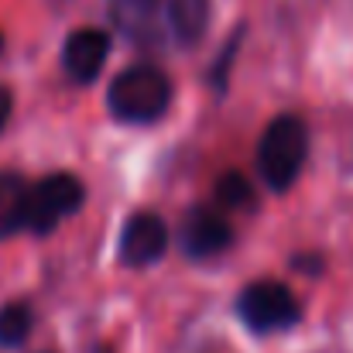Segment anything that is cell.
Here are the masks:
<instances>
[{
	"label": "cell",
	"mask_w": 353,
	"mask_h": 353,
	"mask_svg": "<svg viewBox=\"0 0 353 353\" xmlns=\"http://www.w3.org/2000/svg\"><path fill=\"white\" fill-rule=\"evenodd\" d=\"M107 103L123 123H154L172 103V83L154 65H127L110 83Z\"/></svg>",
	"instance_id": "cell-1"
},
{
	"label": "cell",
	"mask_w": 353,
	"mask_h": 353,
	"mask_svg": "<svg viewBox=\"0 0 353 353\" xmlns=\"http://www.w3.org/2000/svg\"><path fill=\"white\" fill-rule=\"evenodd\" d=\"M83 199H86V189L76 175H69V172L45 175L28 192V223H24V230H31L38 236L52 234L65 216H72L83 206Z\"/></svg>",
	"instance_id": "cell-4"
},
{
	"label": "cell",
	"mask_w": 353,
	"mask_h": 353,
	"mask_svg": "<svg viewBox=\"0 0 353 353\" xmlns=\"http://www.w3.org/2000/svg\"><path fill=\"white\" fill-rule=\"evenodd\" d=\"M168 247V227L154 213H134L123 223L120 234V261L127 268H148L154 264Z\"/></svg>",
	"instance_id": "cell-5"
},
{
	"label": "cell",
	"mask_w": 353,
	"mask_h": 353,
	"mask_svg": "<svg viewBox=\"0 0 353 353\" xmlns=\"http://www.w3.org/2000/svg\"><path fill=\"white\" fill-rule=\"evenodd\" d=\"M110 17L120 34L141 48L161 41V0H110Z\"/></svg>",
	"instance_id": "cell-8"
},
{
	"label": "cell",
	"mask_w": 353,
	"mask_h": 353,
	"mask_svg": "<svg viewBox=\"0 0 353 353\" xmlns=\"http://www.w3.org/2000/svg\"><path fill=\"white\" fill-rule=\"evenodd\" d=\"M236 312L250 333H278L302 319L299 299L281 281H250L236 299Z\"/></svg>",
	"instance_id": "cell-3"
},
{
	"label": "cell",
	"mask_w": 353,
	"mask_h": 353,
	"mask_svg": "<svg viewBox=\"0 0 353 353\" xmlns=\"http://www.w3.org/2000/svg\"><path fill=\"white\" fill-rule=\"evenodd\" d=\"M230 240H234V230L216 210H192L182 223V250L192 261H210L223 254Z\"/></svg>",
	"instance_id": "cell-6"
},
{
	"label": "cell",
	"mask_w": 353,
	"mask_h": 353,
	"mask_svg": "<svg viewBox=\"0 0 353 353\" xmlns=\"http://www.w3.org/2000/svg\"><path fill=\"white\" fill-rule=\"evenodd\" d=\"M216 199H220L223 210H243V206L254 203V189H250V182L240 172H227L220 179V185H216Z\"/></svg>",
	"instance_id": "cell-12"
},
{
	"label": "cell",
	"mask_w": 353,
	"mask_h": 353,
	"mask_svg": "<svg viewBox=\"0 0 353 353\" xmlns=\"http://www.w3.org/2000/svg\"><path fill=\"white\" fill-rule=\"evenodd\" d=\"M10 110H14V97H10V90H7V86H0V130L7 127Z\"/></svg>",
	"instance_id": "cell-13"
},
{
	"label": "cell",
	"mask_w": 353,
	"mask_h": 353,
	"mask_svg": "<svg viewBox=\"0 0 353 353\" xmlns=\"http://www.w3.org/2000/svg\"><path fill=\"white\" fill-rule=\"evenodd\" d=\"M31 305L28 302H7L0 309V347H21L31 333Z\"/></svg>",
	"instance_id": "cell-11"
},
{
	"label": "cell",
	"mask_w": 353,
	"mask_h": 353,
	"mask_svg": "<svg viewBox=\"0 0 353 353\" xmlns=\"http://www.w3.org/2000/svg\"><path fill=\"white\" fill-rule=\"evenodd\" d=\"M110 52V38L100 28H79L65 38V52H62V65L69 72V79L76 83H93L97 72L103 69Z\"/></svg>",
	"instance_id": "cell-7"
},
{
	"label": "cell",
	"mask_w": 353,
	"mask_h": 353,
	"mask_svg": "<svg viewBox=\"0 0 353 353\" xmlns=\"http://www.w3.org/2000/svg\"><path fill=\"white\" fill-rule=\"evenodd\" d=\"M305 154H309L305 123L299 117H292V114L274 117L268 123L261 144H257V172L274 192H285L299 179V172L305 165Z\"/></svg>",
	"instance_id": "cell-2"
},
{
	"label": "cell",
	"mask_w": 353,
	"mask_h": 353,
	"mask_svg": "<svg viewBox=\"0 0 353 353\" xmlns=\"http://www.w3.org/2000/svg\"><path fill=\"white\" fill-rule=\"evenodd\" d=\"M168 28L179 45L203 41L210 28V0H168Z\"/></svg>",
	"instance_id": "cell-10"
},
{
	"label": "cell",
	"mask_w": 353,
	"mask_h": 353,
	"mask_svg": "<svg viewBox=\"0 0 353 353\" xmlns=\"http://www.w3.org/2000/svg\"><path fill=\"white\" fill-rule=\"evenodd\" d=\"M28 192H31V185L17 172H0V240L24 230V223H28Z\"/></svg>",
	"instance_id": "cell-9"
},
{
	"label": "cell",
	"mask_w": 353,
	"mask_h": 353,
	"mask_svg": "<svg viewBox=\"0 0 353 353\" xmlns=\"http://www.w3.org/2000/svg\"><path fill=\"white\" fill-rule=\"evenodd\" d=\"M0 48H3V38H0Z\"/></svg>",
	"instance_id": "cell-14"
}]
</instances>
